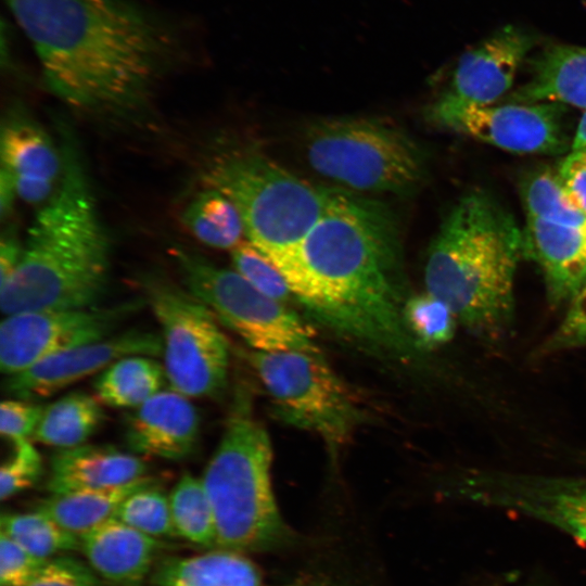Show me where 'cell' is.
Here are the masks:
<instances>
[{
  "label": "cell",
  "mask_w": 586,
  "mask_h": 586,
  "mask_svg": "<svg viewBox=\"0 0 586 586\" xmlns=\"http://www.w3.org/2000/svg\"><path fill=\"white\" fill-rule=\"evenodd\" d=\"M46 85L69 107L137 111L177 51L174 29L132 0H5Z\"/></svg>",
  "instance_id": "obj_1"
},
{
  "label": "cell",
  "mask_w": 586,
  "mask_h": 586,
  "mask_svg": "<svg viewBox=\"0 0 586 586\" xmlns=\"http://www.w3.org/2000/svg\"><path fill=\"white\" fill-rule=\"evenodd\" d=\"M276 267L293 296L332 330L397 354L411 351L398 224L385 204L340 190Z\"/></svg>",
  "instance_id": "obj_2"
},
{
  "label": "cell",
  "mask_w": 586,
  "mask_h": 586,
  "mask_svg": "<svg viewBox=\"0 0 586 586\" xmlns=\"http://www.w3.org/2000/svg\"><path fill=\"white\" fill-rule=\"evenodd\" d=\"M53 195L38 212L21 262L0 286L3 315L99 306L110 278V240L72 142Z\"/></svg>",
  "instance_id": "obj_3"
},
{
  "label": "cell",
  "mask_w": 586,
  "mask_h": 586,
  "mask_svg": "<svg viewBox=\"0 0 586 586\" xmlns=\"http://www.w3.org/2000/svg\"><path fill=\"white\" fill-rule=\"evenodd\" d=\"M522 258V230L513 216L486 192H469L453 206L429 249L426 292L446 303L475 336L501 340L513 324Z\"/></svg>",
  "instance_id": "obj_4"
},
{
  "label": "cell",
  "mask_w": 586,
  "mask_h": 586,
  "mask_svg": "<svg viewBox=\"0 0 586 586\" xmlns=\"http://www.w3.org/2000/svg\"><path fill=\"white\" fill-rule=\"evenodd\" d=\"M203 179L231 200L249 242L275 266L296 249L340 192L315 186L254 150L215 156Z\"/></svg>",
  "instance_id": "obj_5"
},
{
  "label": "cell",
  "mask_w": 586,
  "mask_h": 586,
  "mask_svg": "<svg viewBox=\"0 0 586 586\" xmlns=\"http://www.w3.org/2000/svg\"><path fill=\"white\" fill-rule=\"evenodd\" d=\"M271 460L266 429L243 409L232 413L201 477L218 548L263 549L285 536L271 485Z\"/></svg>",
  "instance_id": "obj_6"
},
{
  "label": "cell",
  "mask_w": 586,
  "mask_h": 586,
  "mask_svg": "<svg viewBox=\"0 0 586 586\" xmlns=\"http://www.w3.org/2000/svg\"><path fill=\"white\" fill-rule=\"evenodd\" d=\"M306 156L320 175L368 192L403 194L424 175L425 156L402 128L372 117H330L305 135Z\"/></svg>",
  "instance_id": "obj_7"
},
{
  "label": "cell",
  "mask_w": 586,
  "mask_h": 586,
  "mask_svg": "<svg viewBox=\"0 0 586 586\" xmlns=\"http://www.w3.org/2000/svg\"><path fill=\"white\" fill-rule=\"evenodd\" d=\"M249 359L280 420L314 432L331 449L353 437L362 421L361 410L319 351H254Z\"/></svg>",
  "instance_id": "obj_8"
},
{
  "label": "cell",
  "mask_w": 586,
  "mask_h": 586,
  "mask_svg": "<svg viewBox=\"0 0 586 586\" xmlns=\"http://www.w3.org/2000/svg\"><path fill=\"white\" fill-rule=\"evenodd\" d=\"M145 300L160 327L171 388L191 398L218 397L227 385L229 344L213 311L187 289L148 276Z\"/></svg>",
  "instance_id": "obj_9"
},
{
  "label": "cell",
  "mask_w": 586,
  "mask_h": 586,
  "mask_svg": "<svg viewBox=\"0 0 586 586\" xmlns=\"http://www.w3.org/2000/svg\"><path fill=\"white\" fill-rule=\"evenodd\" d=\"M173 255L186 289L254 351H319L292 310L257 291L235 270L183 249H175Z\"/></svg>",
  "instance_id": "obj_10"
},
{
  "label": "cell",
  "mask_w": 586,
  "mask_h": 586,
  "mask_svg": "<svg viewBox=\"0 0 586 586\" xmlns=\"http://www.w3.org/2000/svg\"><path fill=\"white\" fill-rule=\"evenodd\" d=\"M143 305L139 298L105 307L8 315L0 324L1 371L13 375L46 358L107 337Z\"/></svg>",
  "instance_id": "obj_11"
},
{
  "label": "cell",
  "mask_w": 586,
  "mask_h": 586,
  "mask_svg": "<svg viewBox=\"0 0 586 586\" xmlns=\"http://www.w3.org/2000/svg\"><path fill=\"white\" fill-rule=\"evenodd\" d=\"M566 106L559 103L472 105L438 98L426 112L434 125L520 154H558L571 148Z\"/></svg>",
  "instance_id": "obj_12"
},
{
  "label": "cell",
  "mask_w": 586,
  "mask_h": 586,
  "mask_svg": "<svg viewBox=\"0 0 586 586\" xmlns=\"http://www.w3.org/2000/svg\"><path fill=\"white\" fill-rule=\"evenodd\" d=\"M462 491L472 501L519 512L586 545V477L476 472Z\"/></svg>",
  "instance_id": "obj_13"
},
{
  "label": "cell",
  "mask_w": 586,
  "mask_h": 586,
  "mask_svg": "<svg viewBox=\"0 0 586 586\" xmlns=\"http://www.w3.org/2000/svg\"><path fill=\"white\" fill-rule=\"evenodd\" d=\"M161 354V334L128 329L46 358L22 372L9 375L3 386L14 398L35 400L102 372L120 358L135 355L156 357Z\"/></svg>",
  "instance_id": "obj_14"
},
{
  "label": "cell",
  "mask_w": 586,
  "mask_h": 586,
  "mask_svg": "<svg viewBox=\"0 0 586 586\" xmlns=\"http://www.w3.org/2000/svg\"><path fill=\"white\" fill-rule=\"evenodd\" d=\"M532 47L533 38L524 30H497L461 55L440 98L472 105L504 100Z\"/></svg>",
  "instance_id": "obj_15"
},
{
  "label": "cell",
  "mask_w": 586,
  "mask_h": 586,
  "mask_svg": "<svg viewBox=\"0 0 586 586\" xmlns=\"http://www.w3.org/2000/svg\"><path fill=\"white\" fill-rule=\"evenodd\" d=\"M200 418L189 397L160 391L127 418L125 441L137 456L183 460L196 447Z\"/></svg>",
  "instance_id": "obj_16"
},
{
  "label": "cell",
  "mask_w": 586,
  "mask_h": 586,
  "mask_svg": "<svg viewBox=\"0 0 586 586\" xmlns=\"http://www.w3.org/2000/svg\"><path fill=\"white\" fill-rule=\"evenodd\" d=\"M522 252L538 266L548 301L568 305L586 283V226L570 227L528 218Z\"/></svg>",
  "instance_id": "obj_17"
},
{
  "label": "cell",
  "mask_w": 586,
  "mask_h": 586,
  "mask_svg": "<svg viewBox=\"0 0 586 586\" xmlns=\"http://www.w3.org/2000/svg\"><path fill=\"white\" fill-rule=\"evenodd\" d=\"M0 156L1 169L13 176L22 200L38 204L53 195L63 156L40 127L24 118L8 120L1 130Z\"/></svg>",
  "instance_id": "obj_18"
},
{
  "label": "cell",
  "mask_w": 586,
  "mask_h": 586,
  "mask_svg": "<svg viewBox=\"0 0 586 586\" xmlns=\"http://www.w3.org/2000/svg\"><path fill=\"white\" fill-rule=\"evenodd\" d=\"M79 550L92 570L115 586H140L163 547L116 518L101 523L79 537Z\"/></svg>",
  "instance_id": "obj_19"
},
{
  "label": "cell",
  "mask_w": 586,
  "mask_h": 586,
  "mask_svg": "<svg viewBox=\"0 0 586 586\" xmlns=\"http://www.w3.org/2000/svg\"><path fill=\"white\" fill-rule=\"evenodd\" d=\"M49 467L47 488L51 494L116 486L146 475L140 457L104 445L56 449Z\"/></svg>",
  "instance_id": "obj_20"
},
{
  "label": "cell",
  "mask_w": 586,
  "mask_h": 586,
  "mask_svg": "<svg viewBox=\"0 0 586 586\" xmlns=\"http://www.w3.org/2000/svg\"><path fill=\"white\" fill-rule=\"evenodd\" d=\"M508 103H559L586 111V48L556 44L531 62L530 78L505 98Z\"/></svg>",
  "instance_id": "obj_21"
},
{
  "label": "cell",
  "mask_w": 586,
  "mask_h": 586,
  "mask_svg": "<svg viewBox=\"0 0 586 586\" xmlns=\"http://www.w3.org/2000/svg\"><path fill=\"white\" fill-rule=\"evenodd\" d=\"M257 566L241 552L213 549L155 565L151 586H260Z\"/></svg>",
  "instance_id": "obj_22"
},
{
  "label": "cell",
  "mask_w": 586,
  "mask_h": 586,
  "mask_svg": "<svg viewBox=\"0 0 586 586\" xmlns=\"http://www.w3.org/2000/svg\"><path fill=\"white\" fill-rule=\"evenodd\" d=\"M155 482L154 477L145 475L116 486L51 494L41 500L36 509L80 537L114 518L122 502L131 493Z\"/></svg>",
  "instance_id": "obj_23"
},
{
  "label": "cell",
  "mask_w": 586,
  "mask_h": 586,
  "mask_svg": "<svg viewBox=\"0 0 586 586\" xmlns=\"http://www.w3.org/2000/svg\"><path fill=\"white\" fill-rule=\"evenodd\" d=\"M104 418L95 396L75 391L44 407L33 438L58 449L76 447L94 434Z\"/></svg>",
  "instance_id": "obj_24"
},
{
  "label": "cell",
  "mask_w": 586,
  "mask_h": 586,
  "mask_svg": "<svg viewBox=\"0 0 586 586\" xmlns=\"http://www.w3.org/2000/svg\"><path fill=\"white\" fill-rule=\"evenodd\" d=\"M164 367L151 356H127L104 369L93 382L98 400L114 408H137L161 391Z\"/></svg>",
  "instance_id": "obj_25"
},
{
  "label": "cell",
  "mask_w": 586,
  "mask_h": 586,
  "mask_svg": "<svg viewBox=\"0 0 586 586\" xmlns=\"http://www.w3.org/2000/svg\"><path fill=\"white\" fill-rule=\"evenodd\" d=\"M182 221L198 240L216 249H234L244 234L235 205L224 193L209 187L187 205Z\"/></svg>",
  "instance_id": "obj_26"
},
{
  "label": "cell",
  "mask_w": 586,
  "mask_h": 586,
  "mask_svg": "<svg viewBox=\"0 0 586 586\" xmlns=\"http://www.w3.org/2000/svg\"><path fill=\"white\" fill-rule=\"evenodd\" d=\"M176 533L203 548L217 547L213 509L201 477L184 473L169 494Z\"/></svg>",
  "instance_id": "obj_27"
},
{
  "label": "cell",
  "mask_w": 586,
  "mask_h": 586,
  "mask_svg": "<svg viewBox=\"0 0 586 586\" xmlns=\"http://www.w3.org/2000/svg\"><path fill=\"white\" fill-rule=\"evenodd\" d=\"M0 533L44 560L77 550L80 546L78 536L37 509L25 513H2Z\"/></svg>",
  "instance_id": "obj_28"
},
{
  "label": "cell",
  "mask_w": 586,
  "mask_h": 586,
  "mask_svg": "<svg viewBox=\"0 0 586 586\" xmlns=\"http://www.w3.org/2000/svg\"><path fill=\"white\" fill-rule=\"evenodd\" d=\"M521 195L528 218L561 226H586V214L571 201L556 169L539 167L530 171L521 182Z\"/></svg>",
  "instance_id": "obj_29"
},
{
  "label": "cell",
  "mask_w": 586,
  "mask_h": 586,
  "mask_svg": "<svg viewBox=\"0 0 586 586\" xmlns=\"http://www.w3.org/2000/svg\"><path fill=\"white\" fill-rule=\"evenodd\" d=\"M114 518L160 540L178 537L169 496L160 489L157 482L131 493L122 502Z\"/></svg>",
  "instance_id": "obj_30"
},
{
  "label": "cell",
  "mask_w": 586,
  "mask_h": 586,
  "mask_svg": "<svg viewBox=\"0 0 586 586\" xmlns=\"http://www.w3.org/2000/svg\"><path fill=\"white\" fill-rule=\"evenodd\" d=\"M404 320L412 340L422 348L449 342L458 322L450 307L428 292L407 298Z\"/></svg>",
  "instance_id": "obj_31"
},
{
  "label": "cell",
  "mask_w": 586,
  "mask_h": 586,
  "mask_svg": "<svg viewBox=\"0 0 586 586\" xmlns=\"http://www.w3.org/2000/svg\"><path fill=\"white\" fill-rule=\"evenodd\" d=\"M231 257L235 271L264 295L282 304L293 295L279 269L250 242L232 249Z\"/></svg>",
  "instance_id": "obj_32"
},
{
  "label": "cell",
  "mask_w": 586,
  "mask_h": 586,
  "mask_svg": "<svg viewBox=\"0 0 586 586\" xmlns=\"http://www.w3.org/2000/svg\"><path fill=\"white\" fill-rule=\"evenodd\" d=\"M42 473V460L30 440L13 444V451L0 469L1 500L34 486Z\"/></svg>",
  "instance_id": "obj_33"
},
{
  "label": "cell",
  "mask_w": 586,
  "mask_h": 586,
  "mask_svg": "<svg viewBox=\"0 0 586 586\" xmlns=\"http://www.w3.org/2000/svg\"><path fill=\"white\" fill-rule=\"evenodd\" d=\"M27 586H104L92 568L73 557L47 560Z\"/></svg>",
  "instance_id": "obj_34"
},
{
  "label": "cell",
  "mask_w": 586,
  "mask_h": 586,
  "mask_svg": "<svg viewBox=\"0 0 586 586\" xmlns=\"http://www.w3.org/2000/svg\"><path fill=\"white\" fill-rule=\"evenodd\" d=\"M582 347H586V283L566 305L561 322L540 351L551 353Z\"/></svg>",
  "instance_id": "obj_35"
},
{
  "label": "cell",
  "mask_w": 586,
  "mask_h": 586,
  "mask_svg": "<svg viewBox=\"0 0 586 586\" xmlns=\"http://www.w3.org/2000/svg\"><path fill=\"white\" fill-rule=\"evenodd\" d=\"M46 561L0 533L1 586H27Z\"/></svg>",
  "instance_id": "obj_36"
},
{
  "label": "cell",
  "mask_w": 586,
  "mask_h": 586,
  "mask_svg": "<svg viewBox=\"0 0 586 586\" xmlns=\"http://www.w3.org/2000/svg\"><path fill=\"white\" fill-rule=\"evenodd\" d=\"M44 407L20 398H9L1 403L0 433L12 444L33 438L42 417Z\"/></svg>",
  "instance_id": "obj_37"
},
{
  "label": "cell",
  "mask_w": 586,
  "mask_h": 586,
  "mask_svg": "<svg viewBox=\"0 0 586 586\" xmlns=\"http://www.w3.org/2000/svg\"><path fill=\"white\" fill-rule=\"evenodd\" d=\"M556 171L571 201L586 214V148L571 150Z\"/></svg>",
  "instance_id": "obj_38"
},
{
  "label": "cell",
  "mask_w": 586,
  "mask_h": 586,
  "mask_svg": "<svg viewBox=\"0 0 586 586\" xmlns=\"http://www.w3.org/2000/svg\"><path fill=\"white\" fill-rule=\"evenodd\" d=\"M23 254V246L17 239L8 233L0 243V286H2L16 270Z\"/></svg>",
  "instance_id": "obj_39"
},
{
  "label": "cell",
  "mask_w": 586,
  "mask_h": 586,
  "mask_svg": "<svg viewBox=\"0 0 586 586\" xmlns=\"http://www.w3.org/2000/svg\"><path fill=\"white\" fill-rule=\"evenodd\" d=\"M17 196L15 180L11 174L4 169L0 170V215L3 219L9 216Z\"/></svg>",
  "instance_id": "obj_40"
},
{
  "label": "cell",
  "mask_w": 586,
  "mask_h": 586,
  "mask_svg": "<svg viewBox=\"0 0 586 586\" xmlns=\"http://www.w3.org/2000/svg\"><path fill=\"white\" fill-rule=\"evenodd\" d=\"M586 148V111L578 120L574 138L572 139L571 150Z\"/></svg>",
  "instance_id": "obj_41"
}]
</instances>
